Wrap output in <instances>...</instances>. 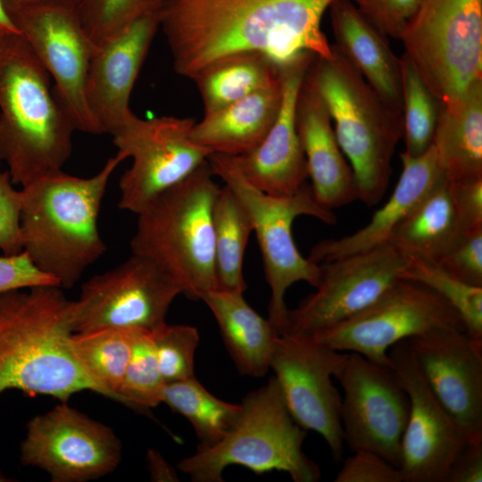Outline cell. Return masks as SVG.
I'll return each instance as SVG.
<instances>
[{
    "instance_id": "cell-1",
    "label": "cell",
    "mask_w": 482,
    "mask_h": 482,
    "mask_svg": "<svg viewBox=\"0 0 482 482\" xmlns=\"http://www.w3.org/2000/svg\"><path fill=\"white\" fill-rule=\"evenodd\" d=\"M334 0H164L159 12L174 71L191 79L224 56L262 52L276 64L303 52L328 58L321 29Z\"/></svg>"
},
{
    "instance_id": "cell-2",
    "label": "cell",
    "mask_w": 482,
    "mask_h": 482,
    "mask_svg": "<svg viewBox=\"0 0 482 482\" xmlns=\"http://www.w3.org/2000/svg\"><path fill=\"white\" fill-rule=\"evenodd\" d=\"M126 159L117 151L93 176L81 178L61 170L20 189L22 250L60 287H72L105 253L99 212L112 173Z\"/></svg>"
},
{
    "instance_id": "cell-3",
    "label": "cell",
    "mask_w": 482,
    "mask_h": 482,
    "mask_svg": "<svg viewBox=\"0 0 482 482\" xmlns=\"http://www.w3.org/2000/svg\"><path fill=\"white\" fill-rule=\"evenodd\" d=\"M73 301L57 286L0 294V395L17 389L67 402L98 387L71 345Z\"/></svg>"
},
{
    "instance_id": "cell-4",
    "label": "cell",
    "mask_w": 482,
    "mask_h": 482,
    "mask_svg": "<svg viewBox=\"0 0 482 482\" xmlns=\"http://www.w3.org/2000/svg\"><path fill=\"white\" fill-rule=\"evenodd\" d=\"M20 34L0 37V154L14 185L62 170L74 124Z\"/></svg>"
},
{
    "instance_id": "cell-5",
    "label": "cell",
    "mask_w": 482,
    "mask_h": 482,
    "mask_svg": "<svg viewBox=\"0 0 482 482\" xmlns=\"http://www.w3.org/2000/svg\"><path fill=\"white\" fill-rule=\"evenodd\" d=\"M331 46L332 55L315 56L305 77L322 100L352 167L357 200L373 206L389 185L393 156L403 132L402 112L387 104Z\"/></svg>"
},
{
    "instance_id": "cell-6",
    "label": "cell",
    "mask_w": 482,
    "mask_h": 482,
    "mask_svg": "<svg viewBox=\"0 0 482 482\" xmlns=\"http://www.w3.org/2000/svg\"><path fill=\"white\" fill-rule=\"evenodd\" d=\"M208 162L147 203L137 213L132 253L162 267L182 295L201 300L217 289L213 204L220 187Z\"/></svg>"
},
{
    "instance_id": "cell-7",
    "label": "cell",
    "mask_w": 482,
    "mask_h": 482,
    "mask_svg": "<svg viewBox=\"0 0 482 482\" xmlns=\"http://www.w3.org/2000/svg\"><path fill=\"white\" fill-rule=\"evenodd\" d=\"M236 421L212 446L181 459L178 469L195 482H222L230 465L256 474L287 472L295 482H317L320 467L303 451L306 431L292 418L275 377L243 399Z\"/></svg>"
},
{
    "instance_id": "cell-8",
    "label": "cell",
    "mask_w": 482,
    "mask_h": 482,
    "mask_svg": "<svg viewBox=\"0 0 482 482\" xmlns=\"http://www.w3.org/2000/svg\"><path fill=\"white\" fill-rule=\"evenodd\" d=\"M207 162L214 176L235 193L251 220L270 288L268 319L281 334L289 310L285 301L287 289L299 281L316 287L320 274V265L299 252L293 237V223L306 215L333 225L337 216L317 202L306 183L293 195H271L246 180L230 156L211 154Z\"/></svg>"
},
{
    "instance_id": "cell-9",
    "label": "cell",
    "mask_w": 482,
    "mask_h": 482,
    "mask_svg": "<svg viewBox=\"0 0 482 482\" xmlns=\"http://www.w3.org/2000/svg\"><path fill=\"white\" fill-rule=\"evenodd\" d=\"M399 39L440 102L482 80V0H424Z\"/></svg>"
},
{
    "instance_id": "cell-10",
    "label": "cell",
    "mask_w": 482,
    "mask_h": 482,
    "mask_svg": "<svg viewBox=\"0 0 482 482\" xmlns=\"http://www.w3.org/2000/svg\"><path fill=\"white\" fill-rule=\"evenodd\" d=\"M438 328L465 330L457 312L436 293L399 279L360 312L311 336L337 351L390 367L387 353L394 345Z\"/></svg>"
},
{
    "instance_id": "cell-11",
    "label": "cell",
    "mask_w": 482,
    "mask_h": 482,
    "mask_svg": "<svg viewBox=\"0 0 482 482\" xmlns=\"http://www.w3.org/2000/svg\"><path fill=\"white\" fill-rule=\"evenodd\" d=\"M20 35L54 79V93L76 130L99 135L85 86L96 46L82 27L78 4L48 1L5 7Z\"/></svg>"
},
{
    "instance_id": "cell-12",
    "label": "cell",
    "mask_w": 482,
    "mask_h": 482,
    "mask_svg": "<svg viewBox=\"0 0 482 482\" xmlns=\"http://www.w3.org/2000/svg\"><path fill=\"white\" fill-rule=\"evenodd\" d=\"M182 289L153 260L137 253L85 281L73 301L75 332L104 328L154 331L164 323Z\"/></svg>"
},
{
    "instance_id": "cell-13",
    "label": "cell",
    "mask_w": 482,
    "mask_h": 482,
    "mask_svg": "<svg viewBox=\"0 0 482 482\" xmlns=\"http://www.w3.org/2000/svg\"><path fill=\"white\" fill-rule=\"evenodd\" d=\"M195 123L190 117L136 115L112 136L118 152L132 159L119 181L120 209L137 214L207 162L212 153L190 138Z\"/></svg>"
},
{
    "instance_id": "cell-14",
    "label": "cell",
    "mask_w": 482,
    "mask_h": 482,
    "mask_svg": "<svg viewBox=\"0 0 482 482\" xmlns=\"http://www.w3.org/2000/svg\"><path fill=\"white\" fill-rule=\"evenodd\" d=\"M346 352L337 351L311 335L283 333L275 340L270 369L295 421L320 434L336 461H343L342 396L334 386Z\"/></svg>"
},
{
    "instance_id": "cell-15",
    "label": "cell",
    "mask_w": 482,
    "mask_h": 482,
    "mask_svg": "<svg viewBox=\"0 0 482 482\" xmlns=\"http://www.w3.org/2000/svg\"><path fill=\"white\" fill-rule=\"evenodd\" d=\"M335 378L344 392L340 418L345 444L352 452L375 453L399 468L410 403L395 373L359 353H347Z\"/></svg>"
},
{
    "instance_id": "cell-16",
    "label": "cell",
    "mask_w": 482,
    "mask_h": 482,
    "mask_svg": "<svg viewBox=\"0 0 482 482\" xmlns=\"http://www.w3.org/2000/svg\"><path fill=\"white\" fill-rule=\"evenodd\" d=\"M20 453L22 465L43 470L54 482H85L118 467L121 444L111 428L61 402L28 422Z\"/></svg>"
},
{
    "instance_id": "cell-17",
    "label": "cell",
    "mask_w": 482,
    "mask_h": 482,
    "mask_svg": "<svg viewBox=\"0 0 482 482\" xmlns=\"http://www.w3.org/2000/svg\"><path fill=\"white\" fill-rule=\"evenodd\" d=\"M319 264L315 291L288 310L281 334L313 335L351 318L402 279L408 258L386 244Z\"/></svg>"
},
{
    "instance_id": "cell-18",
    "label": "cell",
    "mask_w": 482,
    "mask_h": 482,
    "mask_svg": "<svg viewBox=\"0 0 482 482\" xmlns=\"http://www.w3.org/2000/svg\"><path fill=\"white\" fill-rule=\"evenodd\" d=\"M387 355L410 403L400 449L403 481L445 482L452 463L469 439L432 393L408 339L394 345Z\"/></svg>"
},
{
    "instance_id": "cell-19",
    "label": "cell",
    "mask_w": 482,
    "mask_h": 482,
    "mask_svg": "<svg viewBox=\"0 0 482 482\" xmlns=\"http://www.w3.org/2000/svg\"><path fill=\"white\" fill-rule=\"evenodd\" d=\"M432 393L469 441L482 440V341L438 328L408 339Z\"/></svg>"
},
{
    "instance_id": "cell-20",
    "label": "cell",
    "mask_w": 482,
    "mask_h": 482,
    "mask_svg": "<svg viewBox=\"0 0 482 482\" xmlns=\"http://www.w3.org/2000/svg\"><path fill=\"white\" fill-rule=\"evenodd\" d=\"M160 12L147 13L96 46L87 71L85 98L99 135L114 136L136 115L129 98L152 42Z\"/></svg>"
},
{
    "instance_id": "cell-21",
    "label": "cell",
    "mask_w": 482,
    "mask_h": 482,
    "mask_svg": "<svg viewBox=\"0 0 482 482\" xmlns=\"http://www.w3.org/2000/svg\"><path fill=\"white\" fill-rule=\"evenodd\" d=\"M315 56L303 52L278 65L282 103L274 124L252 152L230 156L243 177L265 193L293 195L306 183L308 173L296 129L295 108L303 79Z\"/></svg>"
},
{
    "instance_id": "cell-22",
    "label": "cell",
    "mask_w": 482,
    "mask_h": 482,
    "mask_svg": "<svg viewBox=\"0 0 482 482\" xmlns=\"http://www.w3.org/2000/svg\"><path fill=\"white\" fill-rule=\"evenodd\" d=\"M295 120L317 202L333 211L357 200L352 167L339 146L322 100L306 77L296 101Z\"/></svg>"
},
{
    "instance_id": "cell-23",
    "label": "cell",
    "mask_w": 482,
    "mask_h": 482,
    "mask_svg": "<svg viewBox=\"0 0 482 482\" xmlns=\"http://www.w3.org/2000/svg\"><path fill=\"white\" fill-rule=\"evenodd\" d=\"M402 172L386 204L357 231L340 238L324 239L311 249L308 258L322 263L388 244L397 226L445 177L431 145L424 154H401Z\"/></svg>"
},
{
    "instance_id": "cell-24",
    "label": "cell",
    "mask_w": 482,
    "mask_h": 482,
    "mask_svg": "<svg viewBox=\"0 0 482 482\" xmlns=\"http://www.w3.org/2000/svg\"><path fill=\"white\" fill-rule=\"evenodd\" d=\"M333 46L391 107L402 112L400 58L351 0L329 7Z\"/></svg>"
},
{
    "instance_id": "cell-25",
    "label": "cell",
    "mask_w": 482,
    "mask_h": 482,
    "mask_svg": "<svg viewBox=\"0 0 482 482\" xmlns=\"http://www.w3.org/2000/svg\"><path fill=\"white\" fill-rule=\"evenodd\" d=\"M282 103L280 75L270 85L195 122L190 138L212 154L238 156L255 149L274 124Z\"/></svg>"
},
{
    "instance_id": "cell-26",
    "label": "cell",
    "mask_w": 482,
    "mask_h": 482,
    "mask_svg": "<svg viewBox=\"0 0 482 482\" xmlns=\"http://www.w3.org/2000/svg\"><path fill=\"white\" fill-rule=\"evenodd\" d=\"M431 145L448 181L482 178V80L440 102Z\"/></svg>"
},
{
    "instance_id": "cell-27",
    "label": "cell",
    "mask_w": 482,
    "mask_h": 482,
    "mask_svg": "<svg viewBox=\"0 0 482 482\" xmlns=\"http://www.w3.org/2000/svg\"><path fill=\"white\" fill-rule=\"evenodd\" d=\"M201 300L213 314L238 371L253 378L264 376L279 335L269 319L256 312L242 294L215 289Z\"/></svg>"
},
{
    "instance_id": "cell-28",
    "label": "cell",
    "mask_w": 482,
    "mask_h": 482,
    "mask_svg": "<svg viewBox=\"0 0 482 482\" xmlns=\"http://www.w3.org/2000/svg\"><path fill=\"white\" fill-rule=\"evenodd\" d=\"M465 236L444 178L397 226L388 244L408 259L435 262Z\"/></svg>"
},
{
    "instance_id": "cell-29",
    "label": "cell",
    "mask_w": 482,
    "mask_h": 482,
    "mask_svg": "<svg viewBox=\"0 0 482 482\" xmlns=\"http://www.w3.org/2000/svg\"><path fill=\"white\" fill-rule=\"evenodd\" d=\"M278 76V67L271 58L262 52L247 51L216 60L191 79L200 93L205 115L265 87Z\"/></svg>"
},
{
    "instance_id": "cell-30",
    "label": "cell",
    "mask_w": 482,
    "mask_h": 482,
    "mask_svg": "<svg viewBox=\"0 0 482 482\" xmlns=\"http://www.w3.org/2000/svg\"><path fill=\"white\" fill-rule=\"evenodd\" d=\"M212 219L217 289L243 295L244 256L253 225L240 200L225 184L217 193Z\"/></svg>"
},
{
    "instance_id": "cell-31",
    "label": "cell",
    "mask_w": 482,
    "mask_h": 482,
    "mask_svg": "<svg viewBox=\"0 0 482 482\" xmlns=\"http://www.w3.org/2000/svg\"><path fill=\"white\" fill-rule=\"evenodd\" d=\"M134 328H104L75 332L72 352L100 395L120 402V387L132 351Z\"/></svg>"
},
{
    "instance_id": "cell-32",
    "label": "cell",
    "mask_w": 482,
    "mask_h": 482,
    "mask_svg": "<svg viewBox=\"0 0 482 482\" xmlns=\"http://www.w3.org/2000/svg\"><path fill=\"white\" fill-rule=\"evenodd\" d=\"M162 403L190 422L200 442L197 449L219 442L232 427L241 410V404L214 396L195 377L167 383Z\"/></svg>"
},
{
    "instance_id": "cell-33",
    "label": "cell",
    "mask_w": 482,
    "mask_h": 482,
    "mask_svg": "<svg viewBox=\"0 0 482 482\" xmlns=\"http://www.w3.org/2000/svg\"><path fill=\"white\" fill-rule=\"evenodd\" d=\"M400 68L403 153L418 156L432 145L440 101L404 54L400 57Z\"/></svg>"
},
{
    "instance_id": "cell-34",
    "label": "cell",
    "mask_w": 482,
    "mask_h": 482,
    "mask_svg": "<svg viewBox=\"0 0 482 482\" xmlns=\"http://www.w3.org/2000/svg\"><path fill=\"white\" fill-rule=\"evenodd\" d=\"M402 279L420 283L436 293L460 315L466 332L482 341V287L465 283L433 262L408 259Z\"/></svg>"
},
{
    "instance_id": "cell-35",
    "label": "cell",
    "mask_w": 482,
    "mask_h": 482,
    "mask_svg": "<svg viewBox=\"0 0 482 482\" xmlns=\"http://www.w3.org/2000/svg\"><path fill=\"white\" fill-rule=\"evenodd\" d=\"M165 385L152 331L134 328L132 351L118 393L120 403L146 411L162 403Z\"/></svg>"
},
{
    "instance_id": "cell-36",
    "label": "cell",
    "mask_w": 482,
    "mask_h": 482,
    "mask_svg": "<svg viewBox=\"0 0 482 482\" xmlns=\"http://www.w3.org/2000/svg\"><path fill=\"white\" fill-rule=\"evenodd\" d=\"M164 0H80L79 19L97 46L129 27L140 17L160 12Z\"/></svg>"
},
{
    "instance_id": "cell-37",
    "label": "cell",
    "mask_w": 482,
    "mask_h": 482,
    "mask_svg": "<svg viewBox=\"0 0 482 482\" xmlns=\"http://www.w3.org/2000/svg\"><path fill=\"white\" fill-rule=\"evenodd\" d=\"M159 369L164 382L195 377L194 360L199 344L198 330L189 325L164 323L152 331Z\"/></svg>"
},
{
    "instance_id": "cell-38",
    "label": "cell",
    "mask_w": 482,
    "mask_h": 482,
    "mask_svg": "<svg viewBox=\"0 0 482 482\" xmlns=\"http://www.w3.org/2000/svg\"><path fill=\"white\" fill-rule=\"evenodd\" d=\"M384 36L399 39L424 0H351Z\"/></svg>"
},
{
    "instance_id": "cell-39",
    "label": "cell",
    "mask_w": 482,
    "mask_h": 482,
    "mask_svg": "<svg viewBox=\"0 0 482 482\" xmlns=\"http://www.w3.org/2000/svg\"><path fill=\"white\" fill-rule=\"evenodd\" d=\"M435 263L465 283L482 287V229L466 235Z\"/></svg>"
},
{
    "instance_id": "cell-40",
    "label": "cell",
    "mask_w": 482,
    "mask_h": 482,
    "mask_svg": "<svg viewBox=\"0 0 482 482\" xmlns=\"http://www.w3.org/2000/svg\"><path fill=\"white\" fill-rule=\"evenodd\" d=\"M335 482H403L399 468L375 453L359 450L343 461Z\"/></svg>"
},
{
    "instance_id": "cell-41",
    "label": "cell",
    "mask_w": 482,
    "mask_h": 482,
    "mask_svg": "<svg viewBox=\"0 0 482 482\" xmlns=\"http://www.w3.org/2000/svg\"><path fill=\"white\" fill-rule=\"evenodd\" d=\"M57 286L54 278L41 271L23 250L0 256V294L15 289ZM62 288V287H61Z\"/></svg>"
},
{
    "instance_id": "cell-42",
    "label": "cell",
    "mask_w": 482,
    "mask_h": 482,
    "mask_svg": "<svg viewBox=\"0 0 482 482\" xmlns=\"http://www.w3.org/2000/svg\"><path fill=\"white\" fill-rule=\"evenodd\" d=\"M21 193L7 170L0 173V250L4 254L22 251L20 236Z\"/></svg>"
},
{
    "instance_id": "cell-43",
    "label": "cell",
    "mask_w": 482,
    "mask_h": 482,
    "mask_svg": "<svg viewBox=\"0 0 482 482\" xmlns=\"http://www.w3.org/2000/svg\"><path fill=\"white\" fill-rule=\"evenodd\" d=\"M449 182L452 201L465 235L482 229V178Z\"/></svg>"
},
{
    "instance_id": "cell-44",
    "label": "cell",
    "mask_w": 482,
    "mask_h": 482,
    "mask_svg": "<svg viewBox=\"0 0 482 482\" xmlns=\"http://www.w3.org/2000/svg\"><path fill=\"white\" fill-rule=\"evenodd\" d=\"M482 481V440L468 441L452 463L445 482Z\"/></svg>"
},
{
    "instance_id": "cell-45",
    "label": "cell",
    "mask_w": 482,
    "mask_h": 482,
    "mask_svg": "<svg viewBox=\"0 0 482 482\" xmlns=\"http://www.w3.org/2000/svg\"><path fill=\"white\" fill-rule=\"evenodd\" d=\"M146 462L152 481H179L177 470L162 457V455L157 450H147Z\"/></svg>"
},
{
    "instance_id": "cell-46",
    "label": "cell",
    "mask_w": 482,
    "mask_h": 482,
    "mask_svg": "<svg viewBox=\"0 0 482 482\" xmlns=\"http://www.w3.org/2000/svg\"><path fill=\"white\" fill-rule=\"evenodd\" d=\"M0 34H20L18 29L9 17L2 0H0Z\"/></svg>"
},
{
    "instance_id": "cell-47",
    "label": "cell",
    "mask_w": 482,
    "mask_h": 482,
    "mask_svg": "<svg viewBox=\"0 0 482 482\" xmlns=\"http://www.w3.org/2000/svg\"><path fill=\"white\" fill-rule=\"evenodd\" d=\"M48 1L72 2V3L79 4L80 0H2L4 8L8 6H12V5L26 4L39 3V2H48Z\"/></svg>"
},
{
    "instance_id": "cell-48",
    "label": "cell",
    "mask_w": 482,
    "mask_h": 482,
    "mask_svg": "<svg viewBox=\"0 0 482 482\" xmlns=\"http://www.w3.org/2000/svg\"><path fill=\"white\" fill-rule=\"evenodd\" d=\"M9 480L10 479H8L6 477L0 474V482H5V481H9Z\"/></svg>"
},
{
    "instance_id": "cell-49",
    "label": "cell",
    "mask_w": 482,
    "mask_h": 482,
    "mask_svg": "<svg viewBox=\"0 0 482 482\" xmlns=\"http://www.w3.org/2000/svg\"><path fill=\"white\" fill-rule=\"evenodd\" d=\"M3 162L2 158H1V154H0V173L2 172L1 170V162Z\"/></svg>"
},
{
    "instance_id": "cell-50",
    "label": "cell",
    "mask_w": 482,
    "mask_h": 482,
    "mask_svg": "<svg viewBox=\"0 0 482 482\" xmlns=\"http://www.w3.org/2000/svg\"><path fill=\"white\" fill-rule=\"evenodd\" d=\"M1 35H3V34H0V37H1Z\"/></svg>"
}]
</instances>
